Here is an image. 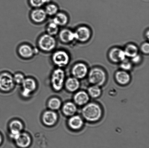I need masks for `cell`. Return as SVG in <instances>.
<instances>
[{
    "label": "cell",
    "mask_w": 149,
    "mask_h": 148,
    "mask_svg": "<svg viewBox=\"0 0 149 148\" xmlns=\"http://www.w3.org/2000/svg\"><path fill=\"white\" fill-rule=\"evenodd\" d=\"M81 114L83 119L88 122L96 123L100 121L103 117V109L99 104L96 103H88L83 106Z\"/></svg>",
    "instance_id": "obj_1"
},
{
    "label": "cell",
    "mask_w": 149,
    "mask_h": 148,
    "mask_svg": "<svg viewBox=\"0 0 149 148\" xmlns=\"http://www.w3.org/2000/svg\"><path fill=\"white\" fill-rule=\"evenodd\" d=\"M36 45L39 51L46 54L52 53L56 49L58 41L55 37L45 32L38 38Z\"/></svg>",
    "instance_id": "obj_2"
},
{
    "label": "cell",
    "mask_w": 149,
    "mask_h": 148,
    "mask_svg": "<svg viewBox=\"0 0 149 148\" xmlns=\"http://www.w3.org/2000/svg\"><path fill=\"white\" fill-rule=\"evenodd\" d=\"M88 81L91 85L101 87L104 85L107 81L106 72L99 67L92 69L88 74Z\"/></svg>",
    "instance_id": "obj_3"
},
{
    "label": "cell",
    "mask_w": 149,
    "mask_h": 148,
    "mask_svg": "<svg viewBox=\"0 0 149 148\" xmlns=\"http://www.w3.org/2000/svg\"><path fill=\"white\" fill-rule=\"evenodd\" d=\"M51 61L56 67L62 68L69 63L70 56L66 51L62 49H56L52 53Z\"/></svg>",
    "instance_id": "obj_4"
},
{
    "label": "cell",
    "mask_w": 149,
    "mask_h": 148,
    "mask_svg": "<svg viewBox=\"0 0 149 148\" xmlns=\"http://www.w3.org/2000/svg\"><path fill=\"white\" fill-rule=\"evenodd\" d=\"M39 50L37 47L27 43H21L17 49L19 57L25 60H29L33 59L38 53Z\"/></svg>",
    "instance_id": "obj_5"
},
{
    "label": "cell",
    "mask_w": 149,
    "mask_h": 148,
    "mask_svg": "<svg viewBox=\"0 0 149 148\" xmlns=\"http://www.w3.org/2000/svg\"><path fill=\"white\" fill-rule=\"evenodd\" d=\"M65 73L62 68L56 67L52 72L51 82L52 87L56 91L62 89L65 84Z\"/></svg>",
    "instance_id": "obj_6"
},
{
    "label": "cell",
    "mask_w": 149,
    "mask_h": 148,
    "mask_svg": "<svg viewBox=\"0 0 149 148\" xmlns=\"http://www.w3.org/2000/svg\"><path fill=\"white\" fill-rule=\"evenodd\" d=\"M31 21L36 25H40L47 20L48 17L43 8H32L29 14Z\"/></svg>",
    "instance_id": "obj_7"
},
{
    "label": "cell",
    "mask_w": 149,
    "mask_h": 148,
    "mask_svg": "<svg viewBox=\"0 0 149 148\" xmlns=\"http://www.w3.org/2000/svg\"><path fill=\"white\" fill-rule=\"evenodd\" d=\"M13 77L7 72L0 74V89L4 91H8L13 89L14 86Z\"/></svg>",
    "instance_id": "obj_8"
},
{
    "label": "cell",
    "mask_w": 149,
    "mask_h": 148,
    "mask_svg": "<svg viewBox=\"0 0 149 148\" xmlns=\"http://www.w3.org/2000/svg\"><path fill=\"white\" fill-rule=\"evenodd\" d=\"M73 76L79 80L84 79L88 75V70L87 65L84 63L75 64L71 69Z\"/></svg>",
    "instance_id": "obj_9"
},
{
    "label": "cell",
    "mask_w": 149,
    "mask_h": 148,
    "mask_svg": "<svg viewBox=\"0 0 149 148\" xmlns=\"http://www.w3.org/2000/svg\"><path fill=\"white\" fill-rule=\"evenodd\" d=\"M58 36L59 41L64 44H68L75 40L74 32L68 28L60 30Z\"/></svg>",
    "instance_id": "obj_10"
},
{
    "label": "cell",
    "mask_w": 149,
    "mask_h": 148,
    "mask_svg": "<svg viewBox=\"0 0 149 148\" xmlns=\"http://www.w3.org/2000/svg\"><path fill=\"white\" fill-rule=\"evenodd\" d=\"M23 91L22 95L23 96L27 98L34 91L36 88V83L34 79L31 78L25 79L22 84Z\"/></svg>",
    "instance_id": "obj_11"
},
{
    "label": "cell",
    "mask_w": 149,
    "mask_h": 148,
    "mask_svg": "<svg viewBox=\"0 0 149 148\" xmlns=\"http://www.w3.org/2000/svg\"><path fill=\"white\" fill-rule=\"evenodd\" d=\"M75 40L81 42L87 41L91 36L90 29L85 26L79 27L74 32Z\"/></svg>",
    "instance_id": "obj_12"
},
{
    "label": "cell",
    "mask_w": 149,
    "mask_h": 148,
    "mask_svg": "<svg viewBox=\"0 0 149 148\" xmlns=\"http://www.w3.org/2000/svg\"><path fill=\"white\" fill-rule=\"evenodd\" d=\"M109 57L112 62L115 63L121 62L126 59L124 50L115 47L111 50L109 53Z\"/></svg>",
    "instance_id": "obj_13"
},
{
    "label": "cell",
    "mask_w": 149,
    "mask_h": 148,
    "mask_svg": "<svg viewBox=\"0 0 149 148\" xmlns=\"http://www.w3.org/2000/svg\"><path fill=\"white\" fill-rule=\"evenodd\" d=\"M68 125L71 129L78 131L81 130L84 125V119L81 116L75 114L70 117Z\"/></svg>",
    "instance_id": "obj_14"
},
{
    "label": "cell",
    "mask_w": 149,
    "mask_h": 148,
    "mask_svg": "<svg viewBox=\"0 0 149 148\" xmlns=\"http://www.w3.org/2000/svg\"><path fill=\"white\" fill-rule=\"evenodd\" d=\"M90 98L87 92L83 90L79 91L74 94V102L77 105L83 106L89 103Z\"/></svg>",
    "instance_id": "obj_15"
},
{
    "label": "cell",
    "mask_w": 149,
    "mask_h": 148,
    "mask_svg": "<svg viewBox=\"0 0 149 148\" xmlns=\"http://www.w3.org/2000/svg\"><path fill=\"white\" fill-rule=\"evenodd\" d=\"M10 137L15 140L19 136L23 129V125L18 120H14L10 124Z\"/></svg>",
    "instance_id": "obj_16"
},
{
    "label": "cell",
    "mask_w": 149,
    "mask_h": 148,
    "mask_svg": "<svg viewBox=\"0 0 149 148\" xmlns=\"http://www.w3.org/2000/svg\"><path fill=\"white\" fill-rule=\"evenodd\" d=\"M115 79L118 84L121 85H128L130 82V75L126 71L121 70L118 71L115 74Z\"/></svg>",
    "instance_id": "obj_17"
},
{
    "label": "cell",
    "mask_w": 149,
    "mask_h": 148,
    "mask_svg": "<svg viewBox=\"0 0 149 148\" xmlns=\"http://www.w3.org/2000/svg\"><path fill=\"white\" fill-rule=\"evenodd\" d=\"M16 145L20 148H26L29 147L31 143V139L27 133H20L19 136L15 140Z\"/></svg>",
    "instance_id": "obj_18"
},
{
    "label": "cell",
    "mask_w": 149,
    "mask_h": 148,
    "mask_svg": "<svg viewBox=\"0 0 149 148\" xmlns=\"http://www.w3.org/2000/svg\"><path fill=\"white\" fill-rule=\"evenodd\" d=\"M52 21L60 27H63L68 24L69 19L68 15L65 12L60 11L52 17Z\"/></svg>",
    "instance_id": "obj_19"
},
{
    "label": "cell",
    "mask_w": 149,
    "mask_h": 148,
    "mask_svg": "<svg viewBox=\"0 0 149 148\" xmlns=\"http://www.w3.org/2000/svg\"><path fill=\"white\" fill-rule=\"evenodd\" d=\"M42 119L45 125L51 126L53 125L56 122L58 116L54 112L47 111L44 114Z\"/></svg>",
    "instance_id": "obj_20"
},
{
    "label": "cell",
    "mask_w": 149,
    "mask_h": 148,
    "mask_svg": "<svg viewBox=\"0 0 149 148\" xmlns=\"http://www.w3.org/2000/svg\"><path fill=\"white\" fill-rule=\"evenodd\" d=\"M80 82L78 79L73 76L68 78L65 82V86L70 92H74L79 89Z\"/></svg>",
    "instance_id": "obj_21"
},
{
    "label": "cell",
    "mask_w": 149,
    "mask_h": 148,
    "mask_svg": "<svg viewBox=\"0 0 149 148\" xmlns=\"http://www.w3.org/2000/svg\"><path fill=\"white\" fill-rule=\"evenodd\" d=\"M44 7L48 17L52 18L60 11L59 6L52 1L48 3Z\"/></svg>",
    "instance_id": "obj_22"
},
{
    "label": "cell",
    "mask_w": 149,
    "mask_h": 148,
    "mask_svg": "<svg viewBox=\"0 0 149 148\" xmlns=\"http://www.w3.org/2000/svg\"><path fill=\"white\" fill-rule=\"evenodd\" d=\"M63 112L67 116L71 117L75 115L77 112V105L74 103L68 102L65 103L63 107Z\"/></svg>",
    "instance_id": "obj_23"
},
{
    "label": "cell",
    "mask_w": 149,
    "mask_h": 148,
    "mask_svg": "<svg viewBox=\"0 0 149 148\" xmlns=\"http://www.w3.org/2000/svg\"><path fill=\"white\" fill-rule=\"evenodd\" d=\"M60 27L53 21H51L47 24L45 27V33L55 37L58 36L60 31Z\"/></svg>",
    "instance_id": "obj_24"
},
{
    "label": "cell",
    "mask_w": 149,
    "mask_h": 148,
    "mask_svg": "<svg viewBox=\"0 0 149 148\" xmlns=\"http://www.w3.org/2000/svg\"><path fill=\"white\" fill-rule=\"evenodd\" d=\"M87 93L90 98H96L100 96L102 91L100 87L91 85L88 89Z\"/></svg>",
    "instance_id": "obj_25"
},
{
    "label": "cell",
    "mask_w": 149,
    "mask_h": 148,
    "mask_svg": "<svg viewBox=\"0 0 149 148\" xmlns=\"http://www.w3.org/2000/svg\"><path fill=\"white\" fill-rule=\"evenodd\" d=\"M125 51L126 57L132 58L138 54V49L135 45L130 44L125 47Z\"/></svg>",
    "instance_id": "obj_26"
},
{
    "label": "cell",
    "mask_w": 149,
    "mask_h": 148,
    "mask_svg": "<svg viewBox=\"0 0 149 148\" xmlns=\"http://www.w3.org/2000/svg\"><path fill=\"white\" fill-rule=\"evenodd\" d=\"M51 0H28V2L32 8H43Z\"/></svg>",
    "instance_id": "obj_27"
},
{
    "label": "cell",
    "mask_w": 149,
    "mask_h": 148,
    "mask_svg": "<svg viewBox=\"0 0 149 148\" xmlns=\"http://www.w3.org/2000/svg\"><path fill=\"white\" fill-rule=\"evenodd\" d=\"M48 106L52 110L59 109L61 106V102L59 99L56 98H51L48 103Z\"/></svg>",
    "instance_id": "obj_28"
},
{
    "label": "cell",
    "mask_w": 149,
    "mask_h": 148,
    "mask_svg": "<svg viewBox=\"0 0 149 148\" xmlns=\"http://www.w3.org/2000/svg\"><path fill=\"white\" fill-rule=\"evenodd\" d=\"M120 67L122 70L126 71L130 70L132 68V64L131 62L125 59L121 62Z\"/></svg>",
    "instance_id": "obj_29"
},
{
    "label": "cell",
    "mask_w": 149,
    "mask_h": 148,
    "mask_svg": "<svg viewBox=\"0 0 149 148\" xmlns=\"http://www.w3.org/2000/svg\"><path fill=\"white\" fill-rule=\"evenodd\" d=\"M13 77V79L15 83L17 84H22L23 81L25 78L22 74L20 73H17L15 74Z\"/></svg>",
    "instance_id": "obj_30"
},
{
    "label": "cell",
    "mask_w": 149,
    "mask_h": 148,
    "mask_svg": "<svg viewBox=\"0 0 149 148\" xmlns=\"http://www.w3.org/2000/svg\"><path fill=\"white\" fill-rule=\"evenodd\" d=\"M141 50L143 53L148 54L149 53V44L148 42L143 43L141 46Z\"/></svg>",
    "instance_id": "obj_31"
},
{
    "label": "cell",
    "mask_w": 149,
    "mask_h": 148,
    "mask_svg": "<svg viewBox=\"0 0 149 148\" xmlns=\"http://www.w3.org/2000/svg\"><path fill=\"white\" fill-rule=\"evenodd\" d=\"M132 62L135 64H138L141 62V56L139 54H137L136 56H134V57L131 58Z\"/></svg>",
    "instance_id": "obj_32"
},
{
    "label": "cell",
    "mask_w": 149,
    "mask_h": 148,
    "mask_svg": "<svg viewBox=\"0 0 149 148\" xmlns=\"http://www.w3.org/2000/svg\"><path fill=\"white\" fill-rule=\"evenodd\" d=\"M149 30H147V32H146V37L148 39H149Z\"/></svg>",
    "instance_id": "obj_33"
},
{
    "label": "cell",
    "mask_w": 149,
    "mask_h": 148,
    "mask_svg": "<svg viewBox=\"0 0 149 148\" xmlns=\"http://www.w3.org/2000/svg\"><path fill=\"white\" fill-rule=\"evenodd\" d=\"M1 142H2V137H1V134H0V145L1 144Z\"/></svg>",
    "instance_id": "obj_34"
}]
</instances>
